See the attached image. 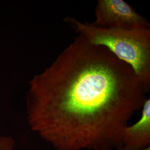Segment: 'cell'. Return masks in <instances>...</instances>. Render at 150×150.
<instances>
[{"instance_id": "cell-1", "label": "cell", "mask_w": 150, "mask_h": 150, "mask_svg": "<svg viewBox=\"0 0 150 150\" xmlns=\"http://www.w3.org/2000/svg\"><path fill=\"white\" fill-rule=\"evenodd\" d=\"M148 91L131 67L78 36L30 82L28 123L55 150H110Z\"/></svg>"}, {"instance_id": "cell-2", "label": "cell", "mask_w": 150, "mask_h": 150, "mask_svg": "<svg viewBox=\"0 0 150 150\" xmlns=\"http://www.w3.org/2000/svg\"><path fill=\"white\" fill-rule=\"evenodd\" d=\"M79 35L89 43L104 47L129 66L149 91L150 87V28L123 30L98 27L67 17Z\"/></svg>"}, {"instance_id": "cell-3", "label": "cell", "mask_w": 150, "mask_h": 150, "mask_svg": "<svg viewBox=\"0 0 150 150\" xmlns=\"http://www.w3.org/2000/svg\"><path fill=\"white\" fill-rule=\"evenodd\" d=\"M94 25L98 27L139 30L150 28L143 16L123 0H98L95 8Z\"/></svg>"}, {"instance_id": "cell-4", "label": "cell", "mask_w": 150, "mask_h": 150, "mask_svg": "<svg viewBox=\"0 0 150 150\" xmlns=\"http://www.w3.org/2000/svg\"><path fill=\"white\" fill-rule=\"evenodd\" d=\"M141 109L139 120L123 129L122 147L126 150H143L150 146V98L146 100Z\"/></svg>"}, {"instance_id": "cell-5", "label": "cell", "mask_w": 150, "mask_h": 150, "mask_svg": "<svg viewBox=\"0 0 150 150\" xmlns=\"http://www.w3.org/2000/svg\"><path fill=\"white\" fill-rule=\"evenodd\" d=\"M15 145V139L12 136H0V150H13Z\"/></svg>"}, {"instance_id": "cell-6", "label": "cell", "mask_w": 150, "mask_h": 150, "mask_svg": "<svg viewBox=\"0 0 150 150\" xmlns=\"http://www.w3.org/2000/svg\"><path fill=\"white\" fill-rule=\"evenodd\" d=\"M116 150H126V149H123L122 147H120V148H118V149H117ZM150 150V146L149 147H147V148H146L145 149H143V150Z\"/></svg>"}]
</instances>
